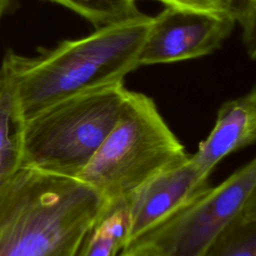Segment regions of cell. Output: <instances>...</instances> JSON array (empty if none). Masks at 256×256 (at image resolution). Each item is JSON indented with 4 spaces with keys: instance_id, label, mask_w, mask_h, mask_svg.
I'll return each instance as SVG.
<instances>
[{
    "instance_id": "obj_5",
    "label": "cell",
    "mask_w": 256,
    "mask_h": 256,
    "mask_svg": "<svg viewBox=\"0 0 256 256\" xmlns=\"http://www.w3.org/2000/svg\"><path fill=\"white\" fill-rule=\"evenodd\" d=\"M255 197L256 160L252 158L130 244H149L160 256H200Z\"/></svg>"
},
{
    "instance_id": "obj_3",
    "label": "cell",
    "mask_w": 256,
    "mask_h": 256,
    "mask_svg": "<svg viewBox=\"0 0 256 256\" xmlns=\"http://www.w3.org/2000/svg\"><path fill=\"white\" fill-rule=\"evenodd\" d=\"M189 157L154 100L127 90L116 123L78 179L108 201L128 196Z\"/></svg>"
},
{
    "instance_id": "obj_18",
    "label": "cell",
    "mask_w": 256,
    "mask_h": 256,
    "mask_svg": "<svg viewBox=\"0 0 256 256\" xmlns=\"http://www.w3.org/2000/svg\"><path fill=\"white\" fill-rule=\"evenodd\" d=\"M1 84H2V75H1V72H0V87H1Z\"/></svg>"
},
{
    "instance_id": "obj_10",
    "label": "cell",
    "mask_w": 256,
    "mask_h": 256,
    "mask_svg": "<svg viewBox=\"0 0 256 256\" xmlns=\"http://www.w3.org/2000/svg\"><path fill=\"white\" fill-rule=\"evenodd\" d=\"M1 72V71H0ZM0 87V184L22 165L24 117L19 111L13 87L2 74Z\"/></svg>"
},
{
    "instance_id": "obj_1",
    "label": "cell",
    "mask_w": 256,
    "mask_h": 256,
    "mask_svg": "<svg viewBox=\"0 0 256 256\" xmlns=\"http://www.w3.org/2000/svg\"><path fill=\"white\" fill-rule=\"evenodd\" d=\"M151 22V16L142 14L51 49H38L33 57L8 49L0 71L10 81L24 119L70 97L123 83L139 67Z\"/></svg>"
},
{
    "instance_id": "obj_6",
    "label": "cell",
    "mask_w": 256,
    "mask_h": 256,
    "mask_svg": "<svg viewBox=\"0 0 256 256\" xmlns=\"http://www.w3.org/2000/svg\"><path fill=\"white\" fill-rule=\"evenodd\" d=\"M234 26L225 12L166 6L152 17L138 64L172 63L209 55L222 46Z\"/></svg>"
},
{
    "instance_id": "obj_7",
    "label": "cell",
    "mask_w": 256,
    "mask_h": 256,
    "mask_svg": "<svg viewBox=\"0 0 256 256\" xmlns=\"http://www.w3.org/2000/svg\"><path fill=\"white\" fill-rule=\"evenodd\" d=\"M208 187L209 177L198 170L190 157L150 178L126 196L130 219L129 244L162 223Z\"/></svg>"
},
{
    "instance_id": "obj_14",
    "label": "cell",
    "mask_w": 256,
    "mask_h": 256,
    "mask_svg": "<svg viewBox=\"0 0 256 256\" xmlns=\"http://www.w3.org/2000/svg\"><path fill=\"white\" fill-rule=\"evenodd\" d=\"M138 1V0H137ZM163 3L165 6H174L204 10L210 12H224L225 0H155Z\"/></svg>"
},
{
    "instance_id": "obj_11",
    "label": "cell",
    "mask_w": 256,
    "mask_h": 256,
    "mask_svg": "<svg viewBox=\"0 0 256 256\" xmlns=\"http://www.w3.org/2000/svg\"><path fill=\"white\" fill-rule=\"evenodd\" d=\"M200 256H256V197L250 200Z\"/></svg>"
},
{
    "instance_id": "obj_13",
    "label": "cell",
    "mask_w": 256,
    "mask_h": 256,
    "mask_svg": "<svg viewBox=\"0 0 256 256\" xmlns=\"http://www.w3.org/2000/svg\"><path fill=\"white\" fill-rule=\"evenodd\" d=\"M224 12L241 26L242 40L252 60L256 56V0H225Z\"/></svg>"
},
{
    "instance_id": "obj_15",
    "label": "cell",
    "mask_w": 256,
    "mask_h": 256,
    "mask_svg": "<svg viewBox=\"0 0 256 256\" xmlns=\"http://www.w3.org/2000/svg\"><path fill=\"white\" fill-rule=\"evenodd\" d=\"M121 256H160V254L149 244L132 243L127 246Z\"/></svg>"
},
{
    "instance_id": "obj_8",
    "label": "cell",
    "mask_w": 256,
    "mask_h": 256,
    "mask_svg": "<svg viewBox=\"0 0 256 256\" xmlns=\"http://www.w3.org/2000/svg\"><path fill=\"white\" fill-rule=\"evenodd\" d=\"M256 139V89L224 102L217 112L209 135L199 143L190 160L210 177L213 169L226 156L247 147Z\"/></svg>"
},
{
    "instance_id": "obj_2",
    "label": "cell",
    "mask_w": 256,
    "mask_h": 256,
    "mask_svg": "<svg viewBox=\"0 0 256 256\" xmlns=\"http://www.w3.org/2000/svg\"><path fill=\"white\" fill-rule=\"evenodd\" d=\"M94 215L76 180L21 165L0 184V256H52L75 241Z\"/></svg>"
},
{
    "instance_id": "obj_12",
    "label": "cell",
    "mask_w": 256,
    "mask_h": 256,
    "mask_svg": "<svg viewBox=\"0 0 256 256\" xmlns=\"http://www.w3.org/2000/svg\"><path fill=\"white\" fill-rule=\"evenodd\" d=\"M83 17L95 28L141 16L137 0H49Z\"/></svg>"
},
{
    "instance_id": "obj_17",
    "label": "cell",
    "mask_w": 256,
    "mask_h": 256,
    "mask_svg": "<svg viewBox=\"0 0 256 256\" xmlns=\"http://www.w3.org/2000/svg\"><path fill=\"white\" fill-rule=\"evenodd\" d=\"M77 240H78V238L75 241H73V242L69 243L68 245H66L65 247H63L62 249H60L59 251H57L52 256H71V254L73 252V249H74V247H75V245L77 243Z\"/></svg>"
},
{
    "instance_id": "obj_4",
    "label": "cell",
    "mask_w": 256,
    "mask_h": 256,
    "mask_svg": "<svg viewBox=\"0 0 256 256\" xmlns=\"http://www.w3.org/2000/svg\"><path fill=\"white\" fill-rule=\"evenodd\" d=\"M126 92L124 83L102 87L26 118L22 165L78 179L116 123Z\"/></svg>"
},
{
    "instance_id": "obj_16",
    "label": "cell",
    "mask_w": 256,
    "mask_h": 256,
    "mask_svg": "<svg viewBox=\"0 0 256 256\" xmlns=\"http://www.w3.org/2000/svg\"><path fill=\"white\" fill-rule=\"evenodd\" d=\"M15 0H0V22L14 8Z\"/></svg>"
},
{
    "instance_id": "obj_9",
    "label": "cell",
    "mask_w": 256,
    "mask_h": 256,
    "mask_svg": "<svg viewBox=\"0 0 256 256\" xmlns=\"http://www.w3.org/2000/svg\"><path fill=\"white\" fill-rule=\"evenodd\" d=\"M126 197L108 200L77 240L71 256H121L129 244Z\"/></svg>"
}]
</instances>
